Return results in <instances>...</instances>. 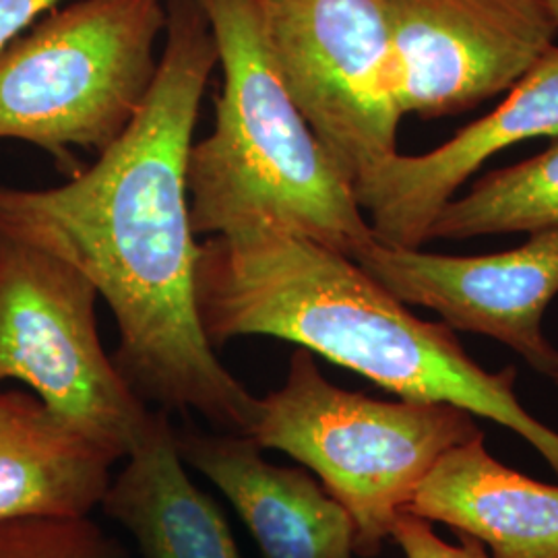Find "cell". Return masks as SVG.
Returning <instances> with one entry per match:
<instances>
[{"instance_id": "obj_3", "label": "cell", "mask_w": 558, "mask_h": 558, "mask_svg": "<svg viewBox=\"0 0 558 558\" xmlns=\"http://www.w3.org/2000/svg\"><path fill=\"white\" fill-rule=\"evenodd\" d=\"M218 48L211 135L186 160L191 223L216 236L269 223L356 257L375 242L352 184L290 98L257 0H195Z\"/></svg>"}, {"instance_id": "obj_1", "label": "cell", "mask_w": 558, "mask_h": 558, "mask_svg": "<svg viewBox=\"0 0 558 558\" xmlns=\"http://www.w3.org/2000/svg\"><path fill=\"white\" fill-rule=\"evenodd\" d=\"M158 77L137 119L96 161L52 189L0 184V230L69 260L108 302L122 377L145 403L195 412L248 437L255 398L201 325L186 160L218 48L195 0H166Z\"/></svg>"}, {"instance_id": "obj_9", "label": "cell", "mask_w": 558, "mask_h": 558, "mask_svg": "<svg viewBox=\"0 0 558 558\" xmlns=\"http://www.w3.org/2000/svg\"><path fill=\"white\" fill-rule=\"evenodd\" d=\"M354 260L403 304L435 311L453 331L497 339L539 375H557L558 350L542 320L558 296V226L490 255H437L375 240Z\"/></svg>"}, {"instance_id": "obj_8", "label": "cell", "mask_w": 558, "mask_h": 558, "mask_svg": "<svg viewBox=\"0 0 558 558\" xmlns=\"http://www.w3.org/2000/svg\"><path fill=\"white\" fill-rule=\"evenodd\" d=\"M403 117L435 120L509 92L553 46L548 0H380Z\"/></svg>"}, {"instance_id": "obj_14", "label": "cell", "mask_w": 558, "mask_h": 558, "mask_svg": "<svg viewBox=\"0 0 558 558\" xmlns=\"http://www.w3.org/2000/svg\"><path fill=\"white\" fill-rule=\"evenodd\" d=\"M117 461L34 393L0 387V521L92 515Z\"/></svg>"}, {"instance_id": "obj_19", "label": "cell", "mask_w": 558, "mask_h": 558, "mask_svg": "<svg viewBox=\"0 0 558 558\" xmlns=\"http://www.w3.org/2000/svg\"><path fill=\"white\" fill-rule=\"evenodd\" d=\"M548 4H550V11H553V15H555L558 23V0H548Z\"/></svg>"}, {"instance_id": "obj_4", "label": "cell", "mask_w": 558, "mask_h": 558, "mask_svg": "<svg viewBox=\"0 0 558 558\" xmlns=\"http://www.w3.org/2000/svg\"><path fill=\"white\" fill-rule=\"evenodd\" d=\"M474 414L445 401H380L325 379L296 348L276 391L259 398L248 437L319 476L354 521V550L377 558L396 519L449 449L482 437Z\"/></svg>"}, {"instance_id": "obj_6", "label": "cell", "mask_w": 558, "mask_h": 558, "mask_svg": "<svg viewBox=\"0 0 558 558\" xmlns=\"http://www.w3.org/2000/svg\"><path fill=\"white\" fill-rule=\"evenodd\" d=\"M98 299L75 265L0 230V387L20 380L69 428L124 459L154 410L104 350Z\"/></svg>"}, {"instance_id": "obj_15", "label": "cell", "mask_w": 558, "mask_h": 558, "mask_svg": "<svg viewBox=\"0 0 558 558\" xmlns=\"http://www.w3.org/2000/svg\"><path fill=\"white\" fill-rule=\"evenodd\" d=\"M558 226V137L530 160L476 180L465 195L447 201L428 228L430 240L538 232Z\"/></svg>"}, {"instance_id": "obj_13", "label": "cell", "mask_w": 558, "mask_h": 558, "mask_svg": "<svg viewBox=\"0 0 558 558\" xmlns=\"http://www.w3.org/2000/svg\"><path fill=\"white\" fill-rule=\"evenodd\" d=\"M124 459L100 509L131 534L141 558H242L220 507L186 474L168 412H151Z\"/></svg>"}, {"instance_id": "obj_7", "label": "cell", "mask_w": 558, "mask_h": 558, "mask_svg": "<svg viewBox=\"0 0 558 558\" xmlns=\"http://www.w3.org/2000/svg\"><path fill=\"white\" fill-rule=\"evenodd\" d=\"M281 81L350 184L398 154L399 75L380 0H257Z\"/></svg>"}, {"instance_id": "obj_20", "label": "cell", "mask_w": 558, "mask_h": 558, "mask_svg": "<svg viewBox=\"0 0 558 558\" xmlns=\"http://www.w3.org/2000/svg\"><path fill=\"white\" fill-rule=\"evenodd\" d=\"M553 379H555V383H557V385H558V373H557V375H555V377H553Z\"/></svg>"}, {"instance_id": "obj_18", "label": "cell", "mask_w": 558, "mask_h": 558, "mask_svg": "<svg viewBox=\"0 0 558 558\" xmlns=\"http://www.w3.org/2000/svg\"><path fill=\"white\" fill-rule=\"evenodd\" d=\"M64 0H0V50Z\"/></svg>"}, {"instance_id": "obj_17", "label": "cell", "mask_w": 558, "mask_h": 558, "mask_svg": "<svg viewBox=\"0 0 558 558\" xmlns=\"http://www.w3.org/2000/svg\"><path fill=\"white\" fill-rule=\"evenodd\" d=\"M461 544H449L437 536L433 523L403 511L393 527L391 536L405 558H490L478 539L459 534Z\"/></svg>"}, {"instance_id": "obj_11", "label": "cell", "mask_w": 558, "mask_h": 558, "mask_svg": "<svg viewBox=\"0 0 558 558\" xmlns=\"http://www.w3.org/2000/svg\"><path fill=\"white\" fill-rule=\"evenodd\" d=\"M184 465L234 507L263 558H356L354 521L304 470L269 463L251 437L177 430Z\"/></svg>"}, {"instance_id": "obj_16", "label": "cell", "mask_w": 558, "mask_h": 558, "mask_svg": "<svg viewBox=\"0 0 558 558\" xmlns=\"http://www.w3.org/2000/svg\"><path fill=\"white\" fill-rule=\"evenodd\" d=\"M0 558H129L92 515L0 521Z\"/></svg>"}, {"instance_id": "obj_2", "label": "cell", "mask_w": 558, "mask_h": 558, "mask_svg": "<svg viewBox=\"0 0 558 558\" xmlns=\"http://www.w3.org/2000/svg\"><path fill=\"white\" fill-rule=\"evenodd\" d=\"M195 292L214 348L253 336L296 343L399 399L445 401L497 422L558 476V433L519 401L515 366L482 368L451 327L416 317L352 257L251 223L201 242Z\"/></svg>"}, {"instance_id": "obj_5", "label": "cell", "mask_w": 558, "mask_h": 558, "mask_svg": "<svg viewBox=\"0 0 558 558\" xmlns=\"http://www.w3.org/2000/svg\"><path fill=\"white\" fill-rule=\"evenodd\" d=\"M166 0H71L0 50V140L104 154L158 77Z\"/></svg>"}, {"instance_id": "obj_10", "label": "cell", "mask_w": 558, "mask_h": 558, "mask_svg": "<svg viewBox=\"0 0 558 558\" xmlns=\"http://www.w3.org/2000/svg\"><path fill=\"white\" fill-rule=\"evenodd\" d=\"M538 137H558V46L507 92L493 112L426 154L398 151L362 174L352 191L377 242L422 248L440 207L458 195L484 161Z\"/></svg>"}, {"instance_id": "obj_12", "label": "cell", "mask_w": 558, "mask_h": 558, "mask_svg": "<svg viewBox=\"0 0 558 558\" xmlns=\"http://www.w3.org/2000/svg\"><path fill=\"white\" fill-rule=\"evenodd\" d=\"M408 511L478 539L493 558H558V486L502 465L484 435L440 456Z\"/></svg>"}]
</instances>
